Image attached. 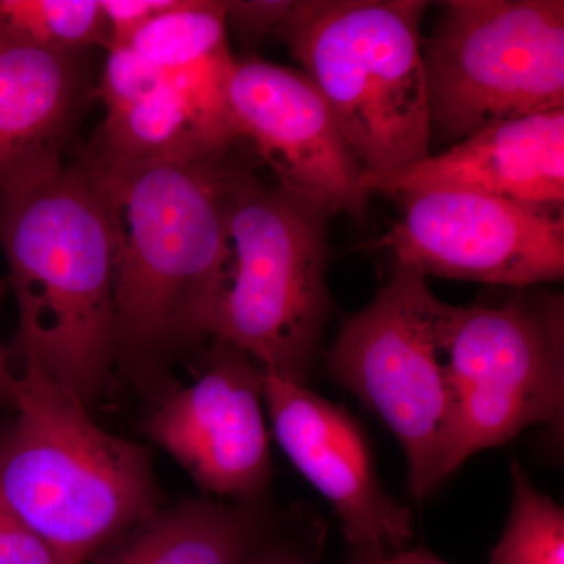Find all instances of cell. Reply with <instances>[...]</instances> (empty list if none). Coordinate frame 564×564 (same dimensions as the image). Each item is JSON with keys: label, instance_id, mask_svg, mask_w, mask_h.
Wrapping results in <instances>:
<instances>
[{"label": "cell", "instance_id": "44dd1931", "mask_svg": "<svg viewBox=\"0 0 564 564\" xmlns=\"http://www.w3.org/2000/svg\"><path fill=\"white\" fill-rule=\"evenodd\" d=\"M0 564H63L39 533L14 513L0 494Z\"/></svg>", "mask_w": 564, "mask_h": 564}, {"label": "cell", "instance_id": "7a4b0ae2", "mask_svg": "<svg viewBox=\"0 0 564 564\" xmlns=\"http://www.w3.org/2000/svg\"><path fill=\"white\" fill-rule=\"evenodd\" d=\"M0 250L21 358L39 359L88 406L117 364L115 239L102 193L79 159L50 152L0 177Z\"/></svg>", "mask_w": 564, "mask_h": 564}, {"label": "cell", "instance_id": "603a6c76", "mask_svg": "<svg viewBox=\"0 0 564 564\" xmlns=\"http://www.w3.org/2000/svg\"><path fill=\"white\" fill-rule=\"evenodd\" d=\"M295 2H225L226 24H231L245 39L259 40L269 33H278L288 20Z\"/></svg>", "mask_w": 564, "mask_h": 564}, {"label": "cell", "instance_id": "7c38bea8", "mask_svg": "<svg viewBox=\"0 0 564 564\" xmlns=\"http://www.w3.org/2000/svg\"><path fill=\"white\" fill-rule=\"evenodd\" d=\"M274 437L299 473L333 505L355 547L403 551L413 516L386 494L358 423L304 384L263 372Z\"/></svg>", "mask_w": 564, "mask_h": 564}, {"label": "cell", "instance_id": "2e32d148", "mask_svg": "<svg viewBox=\"0 0 564 564\" xmlns=\"http://www.w3.org/2000/svg\"><path fill=\"white\" fill-rule=\"evenodd\" d=\"M229 150L207 139L169 77L139 101L106 113L80 154L104 163H148L204 161Z\"/></svg>", "mask_w": 564, "mask_h": 564}, {"label": "cell", "instance_id": "d6986e66", "mask_svg": "<svg viewBox=\"0 0 564 564\" xmlns=\"http://www.w3.org/2000/svg\"><path fill=\"white\" fill-rule=\"evenodd\" d=\"M513 499L489 564H564V511L538 491L524 469L511 466Z\"/></svg>", "mask_w": 564, "mask_h": 564}, {"label": "cell", "instance_id": "52a82bcc", "mask_svg": "<svg viewBox=\"0 0 564 564\" xmlns=\"http://www.w3.org/2000/svg\"><path fill=\"white\" fill-rule=\"evenodd\" d=\"M423 41L430 128L464 140L564 109L563 0H451Z\"/></svg>", "mask_w": 564, "mask_h": 564}, {"label": "cell", "instance_id": "d4e9b609", "mask_svg": "<svg viewBox=\"0 0 564 564\" xmlns=\"http://www.w3.org/2000/svg\"><path fill=\"white\" fill-rule=\"evenodd\" d=\"M373 564H447L443 560L430 554V552L421 551H400L389 558L378 560Z\"/></svg>", "mask_w": 564, "mask_h": 564}, {"label": "cell", "instance_id": "7402d4cb", "mask_svg": "<svg viewBox=\"0 0 564 564\" xmlns=\"http://www.w3.org/2000/svg\"><path fill=\"white\" fill-rule=\"evenodd\" d=\"M111 46H124L133 33L152 18L174 9L180 0H99Z\"/></svg>", "mask_w": 564, "mask_h": 564}, {"label": "cell", "instance_id": "5b68a950", "mask_svg": "<svg viewBox=\"0 0 564 564\" xmlns=\"http://www.w3.org/2000/svg\"><path fill=\"white\" fill-rule=\"evenodd\" d=\"M321 206L254 170L229 218L231 263L209 337L263 372L304 384L329 311L328 220Z\"/></svg>", "mask_w": 564, "mask_h": 564}, {"label": "cell", "instance_id": "4fadbf2b", "mask_svg": "<svg viewBox=\"0 0 564 564\" xmlns=\"http://www.w3.org/2000/svg\"><path fill=\"white\" fill-rule=\"evenodd\" d=\"M369 193L466 191L558 214L564 203V109L492 122L400 172L362 177Z\"/></svg>", "mask_w": 564, "mask_h": 564}, {"label": "cell", "instance_id": "8992f818", "mask_svg": "<svg viewBox=\"0 0 564 564\" xmlns=\"http://www.w3.org/2000/svg\"><path fill=\"white\" fill-rule=\"evenodd\" d=\"M445 303L426 278L395 267L391 281L344 323L326 355L334 380L391 429L417 499L445 480L455 399L441 322Z\"/></svg>", "mask_w": 564, "mask_h": 564}, {"label": "cell", "instance_id": "3957f363", "mask_svg": "<svg viewBox=\"0 0 564 564\" xmlns=\"http://www.w3.org/2000/svg\"><path fill=\"white\" fill-rule=\"evenodd\" d=\"M21 361L17 419L0 443V494L63 564H85L158 511L151 456L96 425L39 359Z\"/></svg>", "mask_w": 564, "mask_h": 564}, {"label": "cell", "instance_id": "ba28073f", "mask_svg": "<svg viewBox=\"0 0 564 564\" xmlns=\"http://www.w3.org/2000/svg\"><path fill=\"white\" fill-rule=\"evenodd\" d=\"M563 310L513 302L445 303L441 340L455 417L445 478L470 456L513 440L527 426L558 425L564 408Z\"/></svg>", "mask_w": 564, "mask_h": 564}, {"label": "cell", "instance_id": "e0dca14e", "mask_svg": "<svg viewBox=\"0 0 564 564\" xmlns=\"http://www.w3.org/2000/svg\"><path fill=\"white\" fill-rule=\"evenodd\" d=\"M225 2L180 0L133 33L131 46L159 68L172 70L229 52Z\"/></svg>", "mask_w": 564, "mask_h": 564}, {"label": "cell", "instance_id": "9c48e42d", "mask_svg": "<svg viewBox=\"0 0 564 564\" xmlns=\"http://www.w3.org/2000/svg\"><path fill=\"white\" fill-rule=\"evenodd\" d=\"M403 215L381 247L423 276L529 288L563 280L564 221L484 193H406Z\"/></svg>", "mask_w": 564, "mask_h": 564}, {"label": "cell", "instance_id": "ffe728a7", "mask_svg": "<svg viewBox=\"0 0 564 564\" xmlns=\"http://www.w3.org/2000/svg\"><path fill=\"white\" fill-rule=\"evenodd\" d=\"M104 65L101 79L95 87L96 98L101 99L106 113L139 101L158 90L169 73L144 58L131 46H111Z\"/></svg>", "mask_w": 564, "mask_h": 564}, {"label": "cell", "instance_id": "484cf974", "mask_svg": "<svg viewBox=\"0 0 564 564\" xmlns=\"http://www.w3.org/2000/svg\"><path fill=\"white\" fill-rule=\"evenodd\" d=\"M243 564H310L285 551H252Z\"/></svg>", "mask_w": 564, "mask_h": 564}, {"label": "cell", "instance_id": "9a60e30c", "mask_svg": "<svg viewBox=\"0 0 564 564\" xmlns=\"http://www.w3.org/2000/svg\"><path fill=\"white\" fill-rule=\"evenodd\" d=\"M256 532L243 508L188 500L155 511L85 564H243Z\"/></svg>", "mask_w": 564, "mask_h": 564}, {"label": "cell", "instance_id": "cb8c5ba5", "mask_svg": "<svg viewBox=\"0 0 564 564\" xmlns=\"http://www.w3.org/2000/svg\"><path fill=\"white\" fill-rule=\"evenodd\" d=\"M3 284L0 282V303H2ZM17 373L11 369L10 355L0 340V406H13Z\"/></svg>", "mask_w": 564, "mask_h": 564}, {"label": "cell", "instance_id": "8fae6325", "mask_svg": "<svg viewBox=\"0 0 564 564\" xmlns=\"http://www.w3.org/2000/svg\"><path fill=\"white\" fill-rule=\"evenodd\" d=\"M262 402L263 370L215 340L198 380L166 397L143 430L204 492L245 502L261 496L272 475Z\"/></svg>", "mask_w": 564, "mask_h": 564}, {"label": "cell", "instance_id": "ac0fdd59", "mask_svg": "<svg viewBox=\"0 0 564 564\" xmlns=\"http://www.w3.org/2000/svg\"><path fill=\"white\" fill-rule=\"evenodd\" d=\"M0 39L82 55L107 47L109 31L99 0H0Z\"/></svg>", "mask_w": 564, "mask_h": 564}, {"label": "cell", "instance_id": "30bf717a", "mask_svg": "<svg viewBox=\"0 0 564 564\" xmlns=\"http://www.w3.org/2000/svg\"><path fill=\"white\" fill-rule=\"evenodd\" d=\"M226 99L239 139L250 141L280 184L332 217L361 220L370 198L361 165L302 70L256 57L234 58Z\"/></svg>", "mask_w": 564, "mask_h": 564}, {"label": "cell", "instance_id": "6da1fadb", "mask_svg": "<svg viewBox=\"0 0 564 564\" xmlns=\"http://www.w3.org/2000/svg\"><path fill=\"white\" fill-rule=\"evenodd\" d=\"M77 159L113 229L117 362L140 373L209 337L231 263L234 198L252 169L232 148L204 161Z\"/></svg>", "mask_w": 564, "mask_h": 564}, {"label": "cell", "instance_id": "5bb4252c", "mask_svg": "<svg viewBox=\"0 0 564 564\" xmlns=\"http://www.w3.org/2000/svg\"><path fill=\"white\" fill-rule=\"evenodd\" d=\"M80 57L0 39V177L36 155L63 154L95 96Z\"/></svg>", "mask_w": 564, "mask_h": 564}, {"label": "cell", "instance_id": "277c9868", "mask_svg": "<svg viewBox=\"0 0 564 564\" xmlns=\"http://www.w3.org/2000/svg\"><path fill=\"white\" fill-rule=\"evenodd\" d=\"M423 0H304L278 32L328 104L362 177L429 158Z\"/></svg>", "mask_w": 564, "mask_h": 564}]
</instances>
